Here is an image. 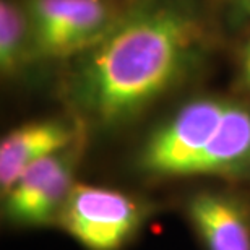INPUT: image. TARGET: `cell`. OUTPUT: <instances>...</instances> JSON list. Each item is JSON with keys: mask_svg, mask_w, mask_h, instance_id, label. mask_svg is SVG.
I'll list each match as a JSON object with an SVG mask.
<instances>
[{"mask_svg": "<svg viewBox=\"0 0 250 250\" xmlns=\"http://www.w3.org/2000/svg\"><path fill=\"white\" fill-rule=\"evenodd\" d=\"M200 28L176 5H151L119 20L88 49L78 94L106 125L133 117L167 91L193 62Z\"/></svg>", "mask_w": 250, "mask_h": 250, "instance_id": "cell-1", "label": "cell"}, {"mask_svg": "<svg viewBox=\"0 0 250 250\" xmlns=\"http://www.w3.org/2000/svg\"><path fill=\"white\" fill-rule=\"evenodd\" d=\"M228 103L202 98L179 109L145 145L142 167L156 176H192L195 163L216 132Z\"/></svg>", "mask_w": 250, "mask_h": 250, "instance_id": "cell-2", "label": "cell"}, {"mask_svg": "<svg viewBox=\"0 0 250 250\" xmlns=\"http://www.w3.org/2000/svg\"><path fill=\"white\" fill-rule=\"evenodd\" d=\"M61 221L88 250H119L140 226L142 208L117 190L73 186L61 209Z\"/></svg>", "mask_w": 250, "mask_h": 250, "instance_id": "cell-3", "label": "cell"}, {"mask_svg": "<svg viewBox=\"0 0 250 250\" xmlns=\"http://www.w3.org/2000/svg\"><path fill=\"white\" fill-rule=\"evenodd\" d=\"M26 13L34 47L44 57L91 49L116 23L106 0H29Z\"/></svg>", "mask_w": 250, "mask_h": 250, "instance_id": "cell-4", "label": "cell"}, {"mask_svg": "<svg viewBox=\"0 0 250 250\" xmlns=\"http://www.w3.org/2000/svg\"><path fill=\"white\" fill-rule=\"evenodd\" d=\"M73 153L59 151L29 166L5 195V213L18 224H47L72 190Z\"/></svg>", "mask_w": 250, "mask_h": 250, "instance_id": "cell-5", "label": "cell"}, {"mask_svg": "<svg viewBox=\"0 0 250 250\" xmlns=\"http://www.w3.org/2000/svg\"><path fill=\"white\" fill-rule=\"evenodd\" d=\"M72 128L59 121L21 125L8 132L0 142V187L7 193L18 177L39 159L67 149Z\"/></svg>", "mask_w": 250, "mask_h": 250, "instance_id": "cell-6", "label": "cell"}, {"mask_svg": "<svg viewBox=\"0 0 250 250\" xmlns=\"http://www.w3.org/2000/svg\"><path fill=\"white\" fill-rule=\"evenodd\" d=\"M192 176H250V107L228 103L216 132L192 169Z\"/></svg>", "mask_w": 250, "mask_h": 250, "instance_id": "cell-7", "label": "cell"}, {"mask_svg": "<svg viewBox=\"0 0 250 250\" xmlns=\"http://www.w3.org/2000/svg\"><path fill=\"white\" fill-rule=\"evenodd\" d=\"M188 216L207 250H250V221L228 195L200 192L188 202Z\"/></svg>", "mask_w": 250, "mask_h": 250, "instance_id": "cell-8", "label": "cell"}, {"mask_svg": "<svg viewBox=\"0 0 250 250\" xmlns=\"http://www.w3.org/2000/svg\"><path fill=\"white\" fill-rule=\"evenodd\" d=\"M31 39L28 13L12 0L0 2V68L3 75H12L28 57Z\"/></svg>", "mask_w": 250, "mask_h": 250, "instance_id": "cell-9", "label": "cell"}, {"mask_svg": "<svg viewBox=\"0 0 250 250\" xmlns=\"http://www.w3.org/2000/svg\"><path fill=\"white\" fill-rule=\"evenodd\" d=\"M242 72H244V80H246L247 86L250 88V41L244 49L242 56Z\"/></svg>", "mask_w": 250, "mask_h": 250, "instance_id": "cell-10", "label": "cell"}]
</instances>
